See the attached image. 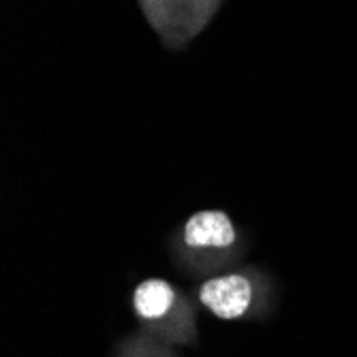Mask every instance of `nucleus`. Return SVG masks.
<instances>
[{
  "mask_svg": "<svg viewBox=\"0 0 357 357\" xmlns=\"http://www.w3.org/2000/svg\"><path fill=\"white\" fill-rule=\"evenodd\" d=\"M174 300H176L174 289L165 280H158V278L144 280L133 296L135 310L144 319L165 317L169 312V308L174 306Z\"/></svg>",
  "mask_w": 357,
  "mask_h": 357,
  "instance_id": "nucleus-4",
  "label": "nucleus"
},
{
  "mask_svg": "<svg viewBox=\"0 0 357 357\" xmlns=\"http://www.w3.org/2000/svg\"><path fill=\"white\" fill-rule=\"evenodd\" d=\"M236 238V227L222 210L195 212L184 225V242L190 248H229Z\"/></svg>",
  "mask_w": 357,
  "mask_h": 357,
  "instance_id": "nucleus-3",
  "label": "nucleus"
},
{
  "mask_svg": "<svg viewBox=\"0 0 357 357\" xmlns=\"http://www.w3.org/2000/svg\"><path fill=\"white\" fill-rule=\"evenodd\" d=\"M152 26L169 43H182L204 28L218 0H142Z\"/></svg>",
  "mask_w": 357,
  "mask_h": 357,
  "instance_id": "nucleus-1",
  "label": "nucleus"
},
{
  "mask_svg": "<svg viewBox=\"0 0 357 357\" xmlns=\"http://www.w3.org/2000/svg\"><path fill=\"white\" fill-rule=\"evenodd\" d=\"M199 300L208 306L218 319H238L242 317L252 300V287L244 276L227 274L212 278L202 284Z\"/></svg>",
  "mask_w": 357,
  "mask_h": 357,
  "instance_id": "nucleus-2",
  "label": "nucleus"
}]
</instances>
